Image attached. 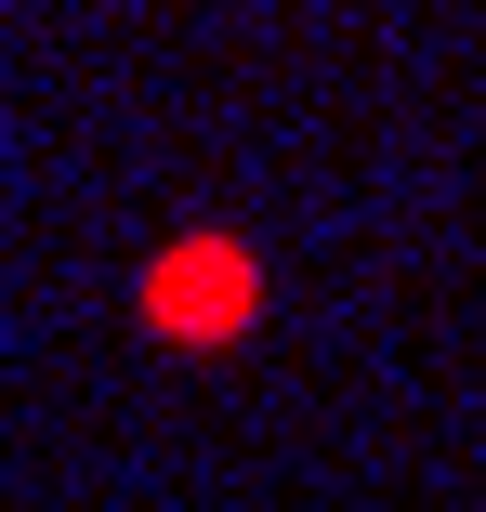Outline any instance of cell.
Instances as JSON below:
<instances>
[{
  "mask_svg": "<svg viewBox=\"0 0 486 512\" xmlns=\"http://www.w3.org/2000/svg\"><path fill=\"white\" fill-rule=\"evenodd\" d=\"M263 316H276V276H263V250H250L237 224H184V237H158L145 276H132V329H145L158 355H237Z\"/></svg>",
  "mask_w": 486,
  "mask_h": 512,
  "instance_id": "obj_1",
  "label": "cell"
}]
</instances>
